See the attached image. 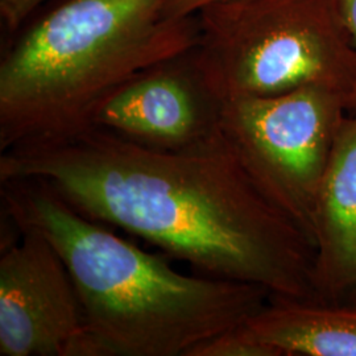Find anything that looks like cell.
I'll use <instances>...</instances> for the list:
<instances>
[{"mask_svg": "<svg viewBox=\"0 0 356 356\" xmlns=\"http://www.w3.org/2000/svg\"><path fill=\"white\" fill-rule=\"evenodd\" d=\"M13 179L47 185L81 214L204 276L319 301L313 244L254 186L220 128L191 147L157 149L91 126L0 152V182Z\"/></svg>", "mask_w": 356, "mask_h": 356, "instance_id": "obj_1", "label": "cell"}, {"mask_svg": "<svg viewBox=\"0 0 356 356\" xmlns=\"http://www.w3.org/2000/svg\"><path fill=\"white\" fill-rule=\"evenodd\" d=\"M0 193L17 229L38 232L63 257L95 356H188L272 298L254 284L179 273L38 181L0 182Z\"/></svg>", "mask_w": 356, "mask_h": 356, "instance_id": "obj_2", "label": "cell"}, {"mask_svg": "<svg viewBox=\"0 0 356 356\" xmlns=\"http://www.w3.org/2000/svg\"><path fill=\"white\" fill-rule=\"evenodd\" d=\"M172 0H69L31 26L0 64V152L91 126L114 91L198 44L197 15Z\"/></svg>", "mask_w": 356, "mask_h": 356, "instance_id": "obj_3", "label": "cell"}, {"mask_svg": "<svg viewBox=\"0 0 356 356\" xmlns=\"http://www.w3.org/2000/svg\"><path fill=\"white\" fill-rule=\"evenodd\" d=\"M195 15L191 53L222 102L317 86L356 111V48L339 0H222Z\"/></svg>", "mask_w": 356, "mask_h": 356, "instance_id": "obj_4", "label": "cell"}, {"mask_svg": "<svg viewBox=\"0 0 356 356\" xmlns=\"http://www.w3.org/2000/svg\"><path fill=\"white\" fill-rule=\"evenodd\" d=\"M350 110L317 86L222 104L220 129L245 173L313 247L319 188Z\"/></svg>", "mask_w": 356, "mask_h": 356, "instance_id": "obj_5", "label": "cell"}, {"mask_svg": "<svg viewBox=\"0 0 356 356\" xmlns=\"http://www.w3.org/2000/svg\"><path fill=\"white\" fill-rule=\"evenodd\" d=\"M19 231L0 252V355L95 356L63 257L38 232Z\"/></svg>", "mask_w": 356, "mask_h": 356, "instance_id": "obj_6", "label": "cell"}, {"mask_svg": "<svg viewBox=\"0 0 356 356\" xmlns=\"http://www.w3.org/2000/svg\"><path fill=\"white\" fill-rule=\"evenodd\" d=\"M191 51L129 79L98 107L91 126L157 149H181L213 136L223 102Z\"/></svg>", "mask_w": 356, "mask_h": 356, "instance_id": "obj_7", "label": "cell"}, {"mask_svg": "<svg viewBox=\"0 0 356 356\" xmlns=\"http://www.w3.org/2000/svg\"><path fill=\"white\" fill-rule=\"evenodd\" d=\"M316 288L322 302H356V111L346 118L319 188Z\"/></svg>", "mask_w": 356, "mask_h": 356, "instance_id": "obj_8", "label": "cell"}, {"mask_svg": "<svg viewBox=\"0 0 356 356\" xmlns=\"http://www.w3.org/2000/svg\"><path fill=\"white\" fill-rule=\"evenodd\" d=\"M244 325L282 356H356V302L270 298Z\"/></svg>", "mask_w": 356, "mask_h": 356, "instance_id": "obj_9", "label": "cell"}, {"mask_svg": "<svg viewBox=\"0 0 356 356\" xmlns=\"http://www.w3.org/2000/svg\"><path fill=\"white\" fill-rule=\"evenodd\" d=\"M188 356H282V354L273 346L256 338L243 323L197 344Z\"/></svg>", "mask_w": 356, "mask_h": 356, "instance_id": "obj_10", "label": "cell"}, {"mask_svg": "<svg viewBox=\"0 0 356 356\" xmlns=\"http://www.w3.org/2000/svg\"><path fill=\"white\" fill-rule=\"evenodd\" d=\"M48 0H0V16L8 29L22 26L32 13Z\"/></svg>", "mask_w": 356, "mask_h": 356, "instance_id": "obj_11", "label": "cell"}, {"mask_svg": "<svg viewBox=\"0 0 356 356\" xmlns=\"http://www.w3.org/2000/svg\"><path fill=\"white\" fill-rule=\"evenodd\" d=\"M216 1L222 0H172L169 4V13L176 17L193 16Z\"/></svg>", "mask_w": 356, "mask_h": 356, "instance_id": "obj_12", "label": "cell"}, {"mask_svg": "<svg viewBox=\"0 0 356 356\" xmlns=\"http://www.w3.org/2000/svg\"><path fill=\"white\" fill-rule=\"evenodd\" d=\"M339 8L344 26L353 38L356 48V0H339Z\"/></svg>", "mask_w": 356, "mask_h": 356, "instance_id": "obj_13", "label": "cell"}]
</instances>
